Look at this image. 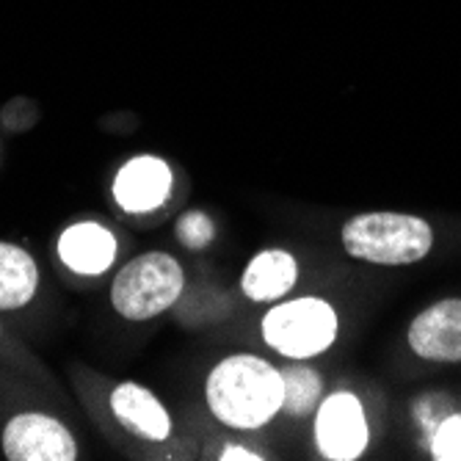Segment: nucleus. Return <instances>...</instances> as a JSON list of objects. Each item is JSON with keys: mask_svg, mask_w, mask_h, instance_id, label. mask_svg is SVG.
Returning a JSON list of instances; mask_svg holds the SVG:
<instances>
[{"mask_svg": "<svg viewBox=\"0 0 461 461\" xmlns=\"http://www.w3.org/2000/svg\"><path fill=\"white\" fill-rule=\"evenodd\" d=\"M204 403L232 431H260L282 414V367L260 354H230L204 379Z\"/></svg>", "mask_w": 461, "mask_h": 461, "instance_id": "obj_1", "label": "nucleus"}, {"mask_svg": "<svg viewBox=\"0 0 461 461\" xmlns=\"http://www.w3.org/2000/svg\"><path fill=\"white\" fill-rule=\"evenodd\" d=\"M340 240L348 258L395 268L420 263L434 246V230L420 216L375 211L348 219L343 224Z\"/></svg>", "mask_w": 461, "mask_h": 461, "instance_id": "obj_2", "label": "nucleus"}, {"mask_svg": "<svg viewBox=\"0 0 461 461\" xmlns=\"http://www.w3.org/2000/svg\"><path fill=\"white\" fill-rule=\"evenodd\" d=\"M340 331L334 304L323 296H293L274 302L260 318L263 343L287 362H310L326 354Z\"/></svg>", "mask_w": 461, "mask_h": 461, "instance_id": "obj_3", "label": "nucleus"}, {"mask_svg": "<svg viewBox=\"0 0 461 461\" xmlns=\"http://www.w3.org/2000/svg\"><path fill=\"white\" fill-rule=\"evenodd\" d=\"M185 290V271L169 251H144L111 282V304L124 321H152L172 310Z\"/></svg>", "mask_w": 461, "mask_h": 461, "instance_id": "obj_4", "label": "nucleus"}, {"mask_svg": "<svg viewBox=\"0 0 461 461\" xmlns=\"http://www.w3.org/2000/svg\"><path fill=\"white\" fill-rule=\"evenodd\" d=\"M315 447L326 461H357L370 442L362 401L351 390L323 395L315 409Z\"/></svg>", "mask_w": 461, "mask_h": 461, "instance_id": "obj_5", "label": "nucleus"}, {"mask_svg": "<svg viewBox=\"0 0 461 461\" xmlns=\"http://www.w3.org/2000/svg\"><path fill=\"white\" fill-rule=\"evenodd\" d=\"M4 453L9 461H75L77 442L72 431L45 411L14 414L4 429Z\"/></svg>", "mask_w": 461, "mask_h": 461, "instance_id": "obj_6", "label": "nucleus"}, {"mask_svg": "<svg viewBox=\"0 0 461 461\" xmlns=\"http://www.w3.org/2000/svg\"><path fill=\"white\" fill-rule=\"evenodd\" d=\"M175 172L158 155H136L113 177V202L124 213H155L172 199Z\"/></svg>", "mask_w": 461, "mask_h": 461, "instance_id": "obj_7", "label": "nucleus"}, {"mask_svg": "<svg viewBox=\"0 0 461 461\" xmlns=\"http://www.w3.org/2000/svg\"><path fill=\"white\" fill-rule=\"evenodd\" d=\"M409 346L429 362H461V299L426 307L409 326Z\"/></svg>", "mask_w": 461, "mask_h": 461, "instance_id": "obj_8", "label": "nucleus"}, {"mask_svg": "<svg viewBox=\"0 0 461 461\" xmlns=\"http://www.w3.org/2000/svg\"><path fill=\"white\" fill-rule=\"evenodd\" d=\"M299 282V260L293 251L271 246L251 255L240 274V293L251 304H274L287 299Z\"/></svg>", "mask_w": 461, "mask_h": 461, "instance_id": "obj_9", "label": "nucleus"}, {"mask_svg": "<svg viewBox=\"0 0 461 461\" xmlns=\"http://www.w3.org/2000/svg\"><path fill=\"white\" fill-rule=\"evenodd\" d=\"M111 411L116 420L147 442H166L172 437V417L160 398L136 382H122L111 390Z\"/></svg>", "mask_w": 461, "mask_h": 461, "instance_id": "obj_10", "label": "nucleus"}, {"mask_svg": "<svg viewBox=\"0 0 461 461\" xmlns=\"http://www.w3.org/2000/svg\"><path fill=\"white\" fill-rule=\"evenodd\" d=\"M116 235L97 221H77L59 235L61 263L80 276H100L116 260Z\"/></svg>", "mask_w": 461, "mask_h": 461, "instance_id": "obj_11", "label": "nucleus"}, {"mask_svg": "<svg viewBox=\"0 0 461 461\" xmlns=\"http://www.w3.org/2000/svg\"><path fill=\"white\" fill-rule=\"evenodd\" d=\"M39 290L36 260L17 243L0 240V310L25 307Z\"/></svg>", "mask_w": 461, "mask_h": 461, "instance_id": "obj_12", "label": "nucleus"}, {"mask_svg": "<svg viewBox=\"0 0 461 461\" xmlns=\"http://www.w3.org/2000/svg\"><path fill=\"white\" fill-rule=\"evenodd\" d=\"M282 379H285V403L282 411L304 420V417L315 414L318 403L326 395L323 387V375L310 367V362H287L282 367Z\"/></svg>", "mask_w": 461, "mask_h": 461, "instance_id": "obj_13", "label": "nucleus"}, {"mask_svg": "<svg viewBox=\"0 0 461 461\" xmlns=\"http://www.w3.org/2000/svg\"><path fill=\"white\" fill-rule=\"evenodd\" d=\"M431 456L437 461H461V411H450L434 426Z\"/></svg>", "mask_w": 461, "mask_h": 461, "instance_id": "obj_14", "label": "nucleus"}, {"mask_svg": "<svg viewBox=\"0 0 461 461\" xmlns=\"http://www.w3.org/2000/svg\"><path fill=\"white\" fill-rule=\"evenodd\" d=\"M266 456L255 447L249 445H240V442H227L221 450H219V461H263Z\"/></svg>", "mask_w": 461, "mask_h": 461, "instance_id": "obj_15", "label": "nucleus"}]
</instances>
